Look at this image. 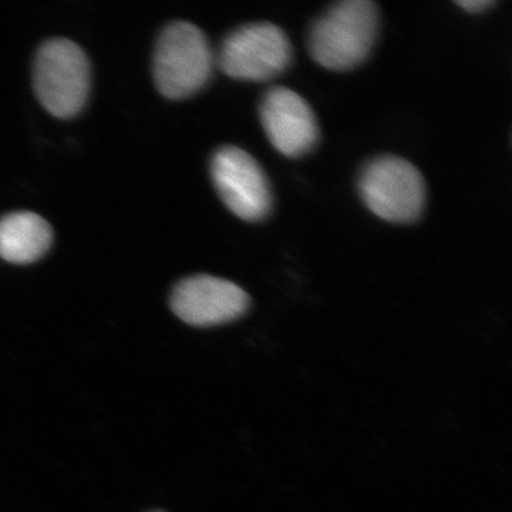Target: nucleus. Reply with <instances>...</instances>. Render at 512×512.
Here are the masks:
<instances>
[{"label":"nucleus","instance_id":"nucleus-1","mask_svg":"<svg viewBox=\"0 0 512 512\" xmlns=\"http://www.w3.org/2000/svg\"><path fill=\"white\" fill-rule=\"evenodd\" d=\"M379 32V9L370 0H343L326 10L309 32L312 59L335 72L360 66Z\"/></svg>","mask_w":512,"mask_h":512},{"label":"nucleus","instance_id":"nucleus-2","mask_svg":"<svg viewBox=\"0 0 512 512\" xmlns=\"http://www.w3.org/2000/svg\"><path fill=\"white\" fill-rule=\"evenodd\" d=\"M215 60L201 29L188 22L168 25L158 37L154 53V80L167 99H188L211 79Z\"/></svg>","mask_w":512,"mask_h":512},{"label":"nucleus","instance_id":"nucleus-3","mask_svg":"<svg viewBox=\"0 0 512 512\" xmlns=\"http://www.w3.org/2000/svg\"><path fill=\"white\" fill-rule=\"evenodd\" d=\"M33 86L40 104L57 119H72L90 93V64L72 40L52 39L37 52Z\"/></svg>","mask_w":512,"mask_h":512},{"label":"nucleus","instance_id":"nucleus-4","mask_svg":"<svg viewBox=\"0 0 512 512\" xmlns=\"http://www.w3.org/2000/svg\"><path fill=\"white\" fill-rule=\"evenodd\" d=\"M359 192L373 214L393 224L419 220L426 204L423 175L402 157L382 156L367 163L360 174Z\"/></svg>","mask_w":512,"mask_h":512},{"label":"nucleus","instance_id":"nucleus-5","mask_svg":"<svg viewBox=\"0 0 512 512\" xmlns=\"http://www.w3.org/2000/svg\"><path fill=\"white\" fill-rule=\"evenodd\" d=\"M292 59V45L284 30L274 23L258 22L229 33L215 60L232 79L266 82L284 73Z\"/></svg>","mask_w":512,"mask_h":512},{"label":"nucleus","instance_id":"nucleus-6","mask_svg":"<svg viewBox=\"0 0 512 512\" xmlns=\"http://www.w3.org/2000/svg\"><path fill=\"white\" fill-rule=\"evenodd\" d=\"M211 178L222 202L241 220H265L272 210V191L261 165L247 151L221 147L211 160Z\"/></svg>","mask_w":512,"mask_h":512},{"label":"nucleus","instance_id":"nucleus-7","mask_svg":"<svg viewBox=\"0 0 512 512\" xmlns=\"http://www.w3.org/2000/svg\"><path fill=\"white\" fill-rule=\"evenodd\" d=\"M171 309L183 322L197 328H211L241 318L251 299L241 286L211 275L185 278L175 286Z\"/></svg>","mask_w":512,"mask_h":512},{"label":"nucleus","instance_id":"nucleus-8","mask_svg":"<svg viewBox=\"0 0 512 512\" xmlns=\"http://www.w3.org/2000/svg\"><path fill=\"white\" fill-rule=\"evenodd\" d=\"M259 116L266 137L286 157H303L318 143L319 126L312 107L288 87L269 89L259 106Z\"/></svg>","mask_w":512,"mask_h":512},{"label":"nucleus","instance_id":"nucleus-9","mask_svg":"<svg viewBox=\"0 0 512 512\" xmlns=\"http://www.w3.org/2000/svg\"><path fill=\"white\" fill-rule=\"evenodd\" d=\"M52 242V227L35 212H12L0 218V258L10 264L36 262Z\"/></svg>","mask_w":512,"mask_h":512},{"label":"nucleus","instance_id":"nucleus-10","mask_svg":"<svg viewBox=\"0 0 512 512\" xmlns=\"http://www.w3.org/2000/svg\"><path fill=\"white\" fill-rule=\"evenodd\" d=\"M457 5L467 10L468 13L477 15V13H483L485 10L493 8L497 2L495 0H458Z\"/></svg>","mask_w":512,"mask_h":512},{"label":"nucleus","instance_id":"nucleus-11","mask_svg":"<svg viewBox=\"0 0 512 512\" xmlns=\"http://www.w3.org/2000/svg\"><path fill=\"white\" fill-rule=\"evenodd\" d=\"M153 512H164V511H153Z\"/></svg>","mask_w":512,"mask_h":512}]
</instances>
